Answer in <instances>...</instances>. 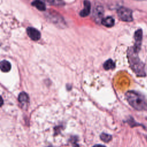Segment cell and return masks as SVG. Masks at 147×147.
<instances>
[{
	"label": "cell",
	"instance_id": "obj_16",
	"mask_svg": "<svg viewBox=\"0 0 147 147\" xmlns=\"http://www.w3.org/2000/svg\"><path fill=\"white\" fill-rule=\"evenodd\" d=\"M136 1H144V0H136Z\"/></svg>",
	"mask_w": 147,
	"mask_h": 147
},
{
	"label": "cell",
	"instance_id": "obj_10",
	"mask_svg": "<svg viewBox=\"0 0 147 147\" xmlns=\"http://www.w3.org/2000/svg\"><path fill=\"white\" fill-rule=\"evenodd\" d=\"M32 5L40 11H44L46 9L45 3L41 0H35L32 3Z\"/></svg>",
	"mask_w": 147,
	"mask_h": 147
},
{
	"label": "cell",
	"instance_id": "obj_4",
	"mask_svg": "<svg viewBox=\"0 0 147 147\" xmlns=\"http://www.w3.org/2000/svg\"><path fill=\"white\" fill-rule=\"evenodd\" d=\"M103 14L104 10L102 6L98 3H95L92 9V16L95 21L98 23L101 22L103 18Z\"/></svg>",
	"mask_w": 147,
	"mask_h": 147
},
{
	"label": "cell",
	"instance_id": "obj_5",
	"mask_svg": "<svg viewBox=\"0 0 147 147\" xmlns=\"http://www.w3.org/2000/svg\"><path fill=\"white\" fill-rule=\"evenodd\" d=\"M142 39V32L141 29L137 30L134 34V40H135V44L134 47L133 48V51L136 53H138L140 49L141 45V42Z\"/></svg>",
	"mask_w": 147,
	"mask_h": 147
},
{
	"label": "cell",
	"instance_id": "obj_7",
	"mask_svg": "<svg viewBox=\"0 0 147 147\" xmlns=\"http://www.w3.org/2000/svg\"><path fill=\"white\" fill-rule=\"evenodd\" d=\"M91 3L88 0H85L84 1V9L82 10L79 13L80 16L82 17H87L89 15L91 11Z\"/></svg>",
	"mask_w": 147,
	"mask_h": 147
},
{
	"label": "cell",
	"instance_id": "obj_15",
	"mask_svg": "<svg viewBox=\"0 0 147 147\" xmlns=\"http://www.w3.org/2000/svg\"><path fill=\"white\" fill-rule=\"evenodd\" d=\"M92 147H106V146H104V145H102L97 144V145H95L93 146Z\"/></svg>",
	"mask_w": 147,
	"mask_h": 147
},
{
	"label": "cell",
	"instance_id": "obj_9",
	"mask_svg": "<svg viewBox=\"0 0 147 147\" xmlns=\"http://www.w3.org/2000/svg\"><path fill=\"white\" fill-rule=\"evenodd\" d=\"M1 70L3 72H7L11 69V64L7 60H2L0 64Z\"/></svg>",
	"mask_w": 147,
	"mask_h": 147
},
{
	"label": "cell",
	"instance_id": "obj_6",
	"mask_svg": "<svg viewBox=\"0 0 147 147\" xmlns=\"http://www.w3.org/2000/svg\"><path fill=\"white\" fill-rule=\"evenodd\" d=\"M26 32L28 36L34 41L38 40L41 37L40 32L36 28L32 27H28L26 29Z\"/></svg>",
	"mask_w": 147,
	"mask_h": 147
},
{
	"label": "cell",
	"instance_id": "obj_14",
	"mask_svg": "<svg viewBox=\"0 0 147 147\" xmlns=\"http://www.w3.org/2000/svg\"><path fill=\"white\" fill-rule=\"evenodd\" d=\"M100 137V139L103 141L106 142H108L111 140V136H110L108 134H106V133H104L101 134Z\"/></svg>",
	"mask_w": 147,
	"mask_h": 147
},
{
	"label": "cell",
	"instance_id": "obj_12",
	"mask_svg": "<svg viewBox=\"0 0 147 147\" xmlns=\"http://www.w3.org/2000/svg\"><path fill=\"white\" fill-rule=\"evenodd\" d=\"M115 63L111 59H109L106 60L103 64V68L106 70H109L113 69L115 67Z\"/></svg>",
	"mask_w": 147,
	"mask_h": 147
},
{
	"label": "cell",
	"instance_id": "obj_8",
	"mask_svg": "<svg viewBox=\"0 0 147 147\" xmlns=\"http://www.w3.org/2000/svg\"><path fill=\"white\" fill-rule=\"evenodd\" d=\"M114 23H115V21L114 18L110 16H108L107 17L103 18L101 22V24L103 25L107 28H110L113 26L114 25Z\"/></svg>",
	"mask_w": 147,
	"mask_h": 147
},
{
	"label": "cell",
	"instance_id": "obj_13",
	"mask_svg": "<svg viewBox=\"0 0 147 147\" xmlns=\"http://www.w3.org/2000/svg\"><path fill=\"white\" fill-rule=\"evenodd\" d=\"M48 3L54 5V6H62L65 5L64 2L63 0H45Z\"/></svg>",
	"mask_w": 147,
	"mask_h": 147
},
{
	"label": "cell",
	"instance_id": "obj_2",
	"mask_svg": "<svg viewBox=\"0 0 147 147\" xmlns=\"http://www.w3.org/2000/svg\"><path fill=\"white\" fill-rule=\"evenodd\" d=\"M128 58L131 68L136 75L139 76H145L144 64L141 61L137 55V53L134 52L133 49H131V51L129 52Z\"/></svg>",
	"mask_w": 147,
	"mask_h": 147
},
{
	"label": "cell",
	"instance_id": "obj_11",
	"mask_svg": "<svg viewBox=\"0 0 147 147\" xmlns=\"http://www.w3.org/2000/svg\"><path fill=\"white\" fill-rule=\"evenodd\" d=\"M18 101L22 105L26 104L29 102V98L28 95L25 92H21L19 95H18Z\"/></svg>",
	"mask_w": 147,
	"mask_h": 147
},
{
	"label": "cell",
	"instance_id": "obj_1",
	"mask_svg": "<svg viewBox=\"0 0 147 147\" xmlns=\"http://www.w3.org/2000/svg\"><path fill=\"white\" fill-rule=\"evenodd\" d=\"M126 98L134 109L137 110H145L147 109V100L140 93L134 91H129L125 94Z\"/></svg>",
	"mask_w": 147,
	"mask_h": 147
},
{
	"label": "cell",
	"instance_id": "obj_3",
	"mask_svg": "<svg viewBox=\"0 0 147 147\" xmlns=\"http://www.w3.org/2000/svg\"><path fill=\"white\" fill-rule=\"evenodd\" d=\"M117 14L120 20L125 22H130L133 21L132 11L130 9L121 7L117 10Z\"/></svg>",
	"mask_w": 147,
	"mask_h": 147
}]
</instances>
